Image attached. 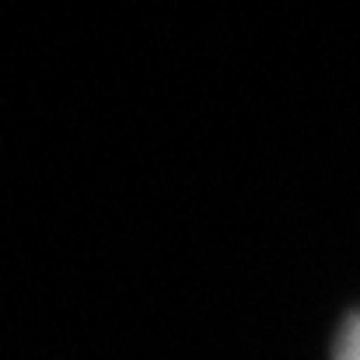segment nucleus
<instances>
[{
  "label": "nucleus",
  "instance_id": "f257e3e1",
  "mask_svg": "<svg viewBox=\"0 0 360 360\" xmlns=\"http://www.w3.org/2000/svg\"><path fill=\"white\" fill-rule=\"evenodd\" d=\"M336 360H360V311L343 326V333H340Z\"/></svg>",
  "mask_w": 360,
  "mask_h": 360
}]
</instances>
